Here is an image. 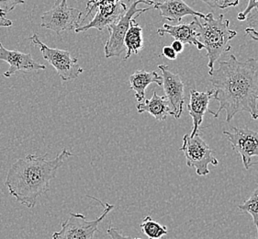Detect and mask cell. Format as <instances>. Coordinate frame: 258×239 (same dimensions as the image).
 Masks as SVG:
<instances>
[{
	"mask_svg": "<svg viewBox=\"0 0 258 239\" xmlns=\"http://www.w3.org/2000/svg\"><path fill=\"white\" fill-rule=\"evenodd\" d=\"M171 47L175 50V52L176 53H180L183 51V49H184V44L182 43V42H179V41H177V40H175L174 42H172V45Z\"/></svg>",
	"mask_w": 258,
	"mask_h": 239,
	"instance_id": "obj_28",
	"label": "cell"
},
{
	"mask_svg": "<svg viewBox=\"0 0 258 239\" xmlns=\"http://www.w3.org/2000/svg\"><path fill=\"white\" fill-rule=\"evenodd\" d=\"M72 156V152L64 148L51 160L47 159L48 154L28 155L20 158L8 172L6 187L17 202L27 208H33L38 198L50 190V184L56 177L57 170Z\"/></svg>",
	"mask_w": 258,
	"mask_h": 239,
	"instance_id": "obj_2",
	"label": "cell"
},
{
	"mask_svg": "<svg viewBox=\"0 0 258 239\" xmlns=\"http://www.w3.org/2000/svg\"><path fill=\"white\" fill-rule=\"evenodd\" d=\"M153 6V9L160 11V15L169 22L180 23L186 16L206 19V14L194 11L184 0H164L163 2H155Z\"/></svg>",
	"mask_w": 258,
	"mask_h": 239,
	"instance_id": "obj_14",
	"label": "cell"
},
{
	"mask_svg": "<svg viewBox=\"0 0 258 239\" xmlns=\"http://www.w3.org/2000/svg\"><path fill=\"white\" fill-rule=\"evenodd\" d=\"M141 230L149 239H160L168 234V230L165 225L157 223L151 216H146L140 225Z\"/></svg>",
	"mask_w": 258,
	"mask_h": 239,
	"instance_id": "obj_19",
	"label": "cell"
},
{
	"mask_svg": "<svg viewBox=\"0 0 258 239\" xmlns=\"http://www.w3.org/2000/svg\"><path fill=\"white\" fill-rule=\"evenodd\" d=\"M199 17H194V21L187 24L180 23L178 25L173 26L165 23L163 25V28H159L157 30V33L161 37L164 36L165 34H169L171 36L174 37L175 40L179 41L183 44L187 43L194 45L199 51H201L204 49V46L199 40Z\"/></svg>",
	"mask_w": 258,
	"mask_h": 239,
	"instance_id": "obj_13",
	"label": "cell"
},
{
	"mask_svg": "<svg viewBox=\"0 0 258 239\" xmlns=\"http://www.w3.org/2000/svg\"><path fill=\"white\" fill-rule=\"evenodd\" d=\"M12 26V21L11 20L6 19L4 15L0 12V27H11Z\"/></svg>",
	"mask_w": 258,
	"mask_h": 239,
	"instance_id": "obj_30",
	"label": "cell"
},
{
	"mask_svg": "<svg viewBox=\"0 0 258 239\" xmlns=\"http://www.w3.org/2000/svg\"><path fill=\"white\" fill-rule=\"evenodd\" d=\"M254 9H258V0H248V5L244 11L242 12H239L237 15V20L239 21H245L246 18H247L248 14L251 11L254 10Z\"/></svg>",
	"mask_w": 258,
	"mask_h": 239,
	"instance_id": "obj_24",
	"label": "cell"
},
{
	"mask_svg": "<svg viewBox=\"0 0 258 239\" xmlns=\"http://www.w3.org/2000/svg\"><path fill=\"white\" fill-rule=\"evenodd\" d=\"M103 205L101 215L95 220H88L82 213H71L67 220L62 221L60 231L54 232L52 239H94L98 232V225L114 209V205L104 203L98 198L91 197Z\"/></svg>",
	"mask_w": 258,
	"mask_h": 239,
	"instance_id": "obj_4",
	"label": "cell"
},
{
	"mask_svg": "<svg viewBox=\"0 0 258 239\" xmlns=\"http://www.w3.org/2000/svg\"><path fill=\"white\" fill-rule=\"evenodd\" d=\"M141 3L153 6L155 4V1H153V0H137V1H135L132 5L130 6V8H128L127 11L124 13V15L119 19L117 23H114L107 28L109 32V38L105 45V57L110 58L114 57V56H119L121 54V52L126 51V48L124 45V38L126 35V32L129 30L131 21L135 17H139L141 14H143L152 9V8L139 9L138 5Z\"/></svg>",
	"mask_w": 258,
	"mask_h": 239,
	"instance_id": "obj_6",
	"label": "cell"
},
{
	"mask_svg": "<svg viewBox=\"0 0 258 239\" xmlns=\"http://www.w3.org/2000/svg\"><path fill=\"white\" fill-rule=\"evenodd\" d=\"M213 97V89L206 92H200L195 89L189 91V102L187 103V111L193 121V128L189 135L194 136L204 119V115L209 111V104Z\"/></svg>",
	"mask_w": 258,
	"mask_h": 239,
	"instance_id": "obj_15",
	"label": "cell"
},
{
	"mask_svg": "<svg viewBox=\"0 0 258 239\" xmlns=\"http://www.w3.org/2000/svg\"><path fill=\"white\" fill-rule=\"evenodd\" d=\"M253 239H258V237H257V238H253Z\"/></svg>",
	"mask_w": 258,
	"mask_h": 239,
	"instance_id": "obj_31",
	"label": "cell"
},
{
	"mask_svg": "<svg viewBox=\"0 0 258 239\" xmlns=\"http://www.w3.org/2000/svg\"><path fill=\"white\" fill-rule=\"evenodd\" d=\"M246 23L250 27H258V9H254L248 14Z\"/></svg>",
	"mask_w": 258,
	"mask_h": 239,
	"instance_id": "obj_26",
	"label": "cell"
},
{
	"mask_svg": "<svg viewBox=\"0 0 258 239\" xmlns=\"http://www.w3.org/2000/svg\"><path fill=\"white\" fill-rule=\"evenodd\" d=\"M205 4L212 9L225 10L231 7H237L239 0H202Z\"/></svg>",
	"mask_w": 258,
	"mask_h": 239,
	"instance_id": "obj_21",
	"label": "cell"
},
{
	"mask_svg": "<svg viewBox=\"0 0 258 239\" xmlns=\"http://www.w3.org/2000/svg\"><path fill=\"white\" fill-rule=\"evenodd\" d=\"M25 0H0V12L6 15L15 9L17 5L24 4Z\"/></svg>",
	"mask_w": 258,
	"mask_h": 239,
	"instance_id": "obj_22",
	"label": "cell"
},
{
	"mask_svg": "<svg viewBox=\"0 0 258 239\" xmlns=\"http://www.w3.org/2000/svg\"><path fill=\"white\" fill-rule=\"evenodd\" d=\"M82 15V11L68 6V0H55L52 9L41 14V26L60 35L62 31L78 28Z\"/></svg>",
	"mask_w": 258,
	"mask_h": 239,
	"instance_id": "obj_8",
	"label": "cell"
},
{
	"mask_svg": "<svg viewBox=\"0 0 258 239\" xmlns=\"http://www.w3.org/2000/svg\"><path fill=\"white\" fill-rule=\"evenodd\" d=\"M199 21V40L206 49L210 73L214 69V64L221 55L231 51L230 41L237 35V32L230 29V21L222 14L215 19L211 12L207 14L206 19H200Z\"/></svg>",
	"mask_w": 258,
	"mask_h": 239,
	"instance_id": "obj_3",
	"label": "cell"
},
{
	"mask_svg": "<svg viewBox=\"0 0 258 239\" xmlns=\"http://www.w3.org/2000/svg\"><path fill=\"white\" fill-rule=\"evenodd\" d=\"M239 209L242 212L249 213L253 217V224L257 229L258 235V187L254 190L250 198L239 206Z\"/></svg>",
	"mask_w": 258,
	"mask_h": 239,
	"instance_id": "obj_20",
	"label": "cell"
},
{
	"mask_svg": "<svg viewBox=\"0 0 258 239\" xmlns=\"http://www.w3.org/2000/svg\"><path fill=\"white\" fill-rule=\"evenodd\" d=\"M136 108L139 113L147 112L160 122L165 121L169 115L174 116L169 100L165 96H159L156 91H154L151 99H145V102H140Z\"/></svg>",
	"mask_w": 258,
	"mask_h": 239,
	"instance_id": "obj_16",
	"label": "cell"
},
{
	"mask_svg": "<svg viewBox=\"0 0 258 239\" xmlns=\"http://www.w3.org/2000/svg\"><path fill=\"white\" fill-rule=\"evenodd\" d=\"M130 87L135 92V99L140 103L145 99V90L150 84L163 85L162 77L155 71L147 72L145 70H137L129 78Z\"/></svg>",
	"mask_w": 258,
	"mask_h": 239,
	"instance_id": "obj_17",
	"label": "cell"
},
{
	"mask_svg": "<svg viewBox=\"0 0 258 239\" xmlns=\"http://www.w3.org/2000/svg\"><path fill=\"white\" fill-rule=\"evenodd\" d=\"M163 55L165 57L168 58L170 60H176L177 57V53L171 46H165L163 48Z\"/></svg>",
	"mask_w": 258,
	"mask_h": 239,
	"instance_id": "obj_27",
	"label": "cell"
},
{
	"mask_svg": "<svg viewBox=\"0 0 258 239\" xmlns=\"http://www.w3.org/2000/svg\"><path fill=\"white\" fill-rule=\"evenodd\" d=\"M127 10L128 8L122 0L116 3L98 5L96 8V14L93 20L84 26L78 27L75 31L78 33L92 28L97 29L98 31H103L104 29L117 23Z\"/></svg>",
	"mask_w": 258,
	"mask_h": 239,
	"instance_id": "obj_11",
	"label": "cell"
},
{
	"mask_svg": "<svg viewBox=\"0 0 258 239\" xmlns=\"http://www.w3.org/2000/svg\"><path fill=\"white\" fill-rule=\"evenodd\" d=\"M166 99L169 100L174 117L179 119L185 103V86L178 74L173 73L166 65H159Z\"/></svg>",
	"mask_w": 258,
	"mask_h": 239,
	"instance_id": "obj_10",
	"label": "cell"
},
{
	"mask_svg": "<svg viewBox=\"0 0 258 239\" xmlns=\"http://www.w3.org/2000/svg\"><path fill=\"white\" fill-rule=\"evenodd\" d=\"M245 32L247 34L248 36L251 37L254 41H257L258 42V31H255L253 28H246L245 29Z\"/></svg>",
	"mask_w": 258,
	"mask_h": 239,
	"instance_id": "obj_29",
	"label": "cell"
},
{
	"mask_svg": "<svg viewBox=\"0 0 258 239\" xmlns=\"http://www.w3.org/2000/svg\"><path fill=\"white\" fill-rule=\"evenodd\" d=\"M107 234H109L110 239H142L122 234L118 229L115 228L113 226H109V228L107 230Z\"/></svg>",
	"mask_w": 258,
	"mask_h": 239,
	"instance_id": "obj_25",
	"label": "cell"
},
{
	"mask_svg": "<svg viewBox=\"0 0 258 239\" xmlns=\"http://www.w3.org/2000/svg\"><path fill=\"white\" fill-rule=\"evenodd\" d=\"M179 150L184 153L186 166L194 167L197 175L200 177H206L210 174L208 167L210 164L213 166H218L219 164L217 158L213 156L212 148L199 133L194 136L189 134L184 135L183 145Z\"/></svg>",
	"mask_w": 258,
	"mask_h": 239,
	"instance_id": "obj_5",
	"label": "cell"
},
{
	"mask_svg": "<svg viewBox=\"0 0 258 239\" xmlns=\"http://www.w3.org/2000/svg\"><path fill=\"white\" fill-rule=\"evenodd\" d=\"M120 0H89L87 4V14L84 16L82 20H81V23L86 21V19L88 18V16L90 15L93 11H96V8L98 5H103V4H110V3H116Z\"/></svg>",
	"mask_w": 258,
	"mask_h": 239,
	"instance_id": "obj_23",
	"label": "cell"
},
{
	"mask_svg": "<svg viewBox=\"0 0 258 239\" xmlns=\"http://www.w3.org/2000/svg\"><path fill=\"white\" fill-rule=\"evenodd\" d=\"M0 60L5 61L10 65V68L6 71V78H11L16 72L21 71L23 73L35 72L39 70H44L46 67L36 62L31 57L30 53H23L20 51H11L6 49L0 42Z\"/></svg>",
	"mask_w": 258,
	"mask_h": 239,
	"instance_id": "obj_12",
	"label": "cell"
},
{
	"mask_svg": "<svg viewBox=\"0 0 258 239\" xmlns=\"http://www.w3.org/2000/svg\"><path fill=\"white\" fill-rule=\"evenodd\" d=\"M30 40L34 46L40 48L43 59L52 65L62 81L75 80L84 72L78 64V58L73 57L69 51L47 46L39 40L37 34L30 37Z\"/></svg>",
	"mask_w": 258,
	"mask_h": 239,
	"instance_id": "obj_7",
	"label": "cell"
},
{
	"mask_svg": "<svg viewBox=\"0 0 258 239\" xmlns=\"http://www.w3.org/2000/svg\"><path fill=\"white\" fill-rule=\"evenodd\" d=\"M232 132L223 131L232 149L238 153L243 160L245 169L253 166L252 157L258 156V132L248 128L232 127Z\"/></svg>",
	"mask_w": 258,
	"mask_h": 239,
	"instance_id": "obj_9",
	"label": "cell"
},
{
	"mask_svg": "<svg viewBox=\"0 0 258 239\" xmlns=\"http://www.w3.org/2000/svg\"><path fill=\"white\" fill-rule=\"evenodd\" d=\"M134 18L130 23L129 30L126 32L124 38V45L126 48V55L124 60L129 59L131 55L139 53L144 48V36L143 28L140 26Z\"/></svg>",
	"mask_w": 258,
	"mask_h": 239,
	"instance_id": "obj_18",
	"label": "cell"
},
{
	"mask_svg": "<svg viewBox=\"0 0 258 239\" xmlns=\"http://www.w3.org/2000/svg\"><path fill=\"white\" fill-rule=\"evenodd\" d=\"M209 75L213 87L212 99L219 102V108L212 114L215 118L225 110L227 123L243 111L258 119V60L249 58L240 62L231 54Z\"/></svg>",
	"mask_w": 258,
	"mask_h": 239,
	"instance_id": "obj_1",
	"label": "cell"
}]
</instances>
